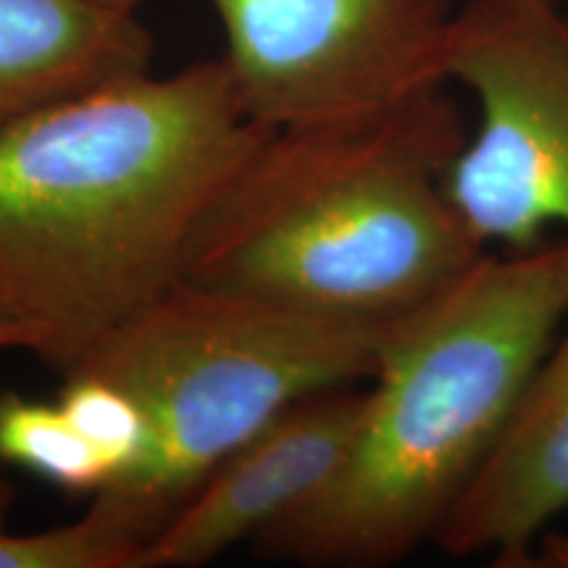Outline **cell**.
<instances>
[{
    "label": "cell",
    "mask_w": 568,
    "mask_h": 568,
    "mask_svg": "<svg viewBox=\"0 0 568 568\" xmlns=\"http://www.w3.org/2000/svg\"><path fill=\"white\" fill-rule=\"evenodd\" d=\"M466 140L445 84L366 119L268 130L197 224L184 282L400 322L487 253L447 195Z\"/></svg>",
    "instance_id": "2"
},
{
    "label": "cell",
    "mask_w": 568,
    "mask_h": 568,
    "mask_svg": "<svg viewBox=\"0 0 568 568\" xmlns=\"http://www.w3.org/2000/svg\"><path fill=\"white\" fill-rule=\"evenodd\" d=\"M385 332L182 280L74 366L130 389L151 426L145 460L92 497L88 514L142 552L276 416L322 389L368 382Z\"/></svg>",
    "instance_id": "4"
},
{
    "label": "cell",
    "mask_w": 568,
    "mask_h": 568,
    "mask_svg": "<svg viewBox=\"0 0 568 568\" xmlns=\"http://www.w3.org/2000/svg\"><path fill=\"white\" fill-rule=\"evenodd\" d=\"M222 61L255 122L366 119L447 84L445 48L464 0H209Z\"/></svg>",
    "instance_id": "6"
},
{
    "label": "cell",
    "mask_w": 568,
    "mask_h": 568,
    "mask_svg": "<svg viewBox=\"0 0 568 568\" xmlns=\"http://www.w3.org/2000/svg\"><path fill=\"white\" fill-rule=\"evenodd\" d=\"M0 466L24 468L69 495L95 497L113 471L59 400L0 393Z\"/></svg>",
    "instance_id": "10"
},
{
    "label": "cell",
    "mask_w": 568,
    "mask_h": 568,
    "mask_svg": "<svg viewBox=\"0 0 568 568\" xmlns=\"http://www.w3.org/2000/svg\"><path fill=\"white\" fill-rule=\"evenodd\" d=\"M564 326L506 435L439 529L435 545L447 556L489 552L493 566L516 568L568 510V316Z\"/></svg>",
    "instance_id": "8"
},
{
    "label": "cell",
    "mask_w": 568,
    "mask_h": 568,
    "mask_svg": "<svg viewBox=\"0 0 568 568\" xmlns=\"http://www.w3.org/2000/svg\"><path fill=\"white\" fill-rule=\"evenodd\" d=\"M516 568H568V535L548 529Z\"/></svg>",
    "instance_id": "13"
},
{
    "label": "cell",
    "mask_w": 568,
    "mask_h": 568,
    "mask_svg": "<svg viewBox=\"0 0 568 568\" xmlns=\"http://www.w3.org/2000/svg\"><path fill=\"white\" fill-rule=\"evenodd\" d=\"M55 400L67 408L88 443L111 466V485L130 477L145 460L151 447V426L130 389L90 368H71L63 374V387Z\"/></svg>",
    "instance_id": "11"
},
{
    "label": "cell",
    "mask_w": 568,
    "mask_h": 568,
    "mask_svg": "<svg viewBox=\"0 0 568 568\" xmlns=\"http://www.w3.org/2000/svg\"><path fill=\"white\" fill-rule=\"evenodd\" d=\"M272 126L226 63L124 77L0 130V311L67 374L184 280L190 240Z\"/></svg>",
    "instance_id": "1"
},
{
    "label": "cell",
    "mask_w": 568,
    "mask_h": 568,
    "mask_svg": "<svg viewBox=\"0 0 568 568\" xmlns=\"http://www.w3.org/2000/svg\"><path fill=\"white\" fill-rule=\"evenodd\" d=\"M558 3H564V0H558Z\"/></svg>",
    "instance_id": "16"
},
{
    "label": "cell",
    "mask_w": 568,
    "mask_h": 568,
    "mask_svg": "<svg viewBox=\"0 0 568 568\" xmlns=\"http://www.w3.org/2000/svg\"><path fill=\"white\" fill-rule=\"evenodd\" d=\"M138 11L103 0H0V130L148 71Z\"/></svg>",
    "instance_id": "9"
},
{
    "label": "cell",
    "mask_w": 568,
    "mask_h": 568,
    "mask_svg": "<svg viewBox=\"0 0 568 568\" xmlns=\"http://www.w3.org/2000/svg\"><path fill=\"white\" fill-rule=\"evenodd\" d=\"M568 316V237L485 253L389 324L343 466L255 548L324 568L393 566L439 529L514 422Z\"/></svg>",
    "instance_id": "3"
},
{
    "label": "cell",
    "mask_w": 568,
    "mask_h": 568,
    "mask_svg": "<svg viewBox=\"0 0 568 568\" xmlns=\"http://www.w3.org/2000/svg\"><path fill=\"white\" fill-rule=\"evenodd\" d=\"M364 408L361 385L314 393L224 458L148 539L138 568H197L295 514L343 466Z\"/></svg>",
    "instance_id": "7"
},
{
    "label": "cell",
    "mask_w": 568,
    "mask_h": 568,
    "mask_svg": "<svg viewBox=\"0 0 568 568\" xmlns=\"http://www.w3.org/2000/svg\"><path fill=\"white\" fill-rule=\"evenodd\" d=\"M0 351H30V335L17 318L0 311Z\"/></svg>",
    "instance_id": "14"
},
{
    "label": "cell",
    "mask_w": 568,
    "mask_h": 568,
    "mask_svg": "<svg viewBox=\"0 0 568 568\" xmlns=\"http://www.w3.org/2000/svg\"><path fill=\"white\" fill-rule=\"evenodd\" d=\"M103 3H111V6H122V9H132V11H138V6L142 3V0H103Z\"/></svg>",
    "instance_id": "15"
},
{
    "label": "cell",
    "mask_w": 568,
    "mask_h": 568,
    "mask_svg": "<svg viewBox=\"0 0 568 568\" xmlns=\"http://www.w3.org/2000/svg\"><path fill=\"white\" fill-rule=\"evenodd\" d=\"M445 80L471 92L477 132L447 195L481 245L514 251L568 232V13L558 0H464Z\"/></svg>",
    "instance_id": "5"
},
{
    "label": "cell",
    "mask_w": 568,
    "mask_h": 568,
    "mask_svg": "<svg viewBox=\"0 0 568 568\" xmlns=\"http://www.w3.org/2000/svg\"><path fill=\"white\" fill-rule=\"evenodd\" d=\"M17 489L0 477V568H138L140 548L84 510L80 521L45 531H13Z\"/></svg>",
    "instance_id": "12"
}]
</instances>
